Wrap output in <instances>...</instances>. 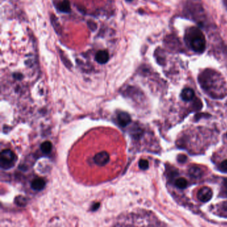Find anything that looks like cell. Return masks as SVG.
Here are the masks:
<instances>
[{"label":"cell","instance_id":"cell-1","mask_svg":"<svg viewBox=\"0 0 227 227\" xmlns=\"http://www.w3.org/2000/svg\"><path fill=\"white\" fill-rule=\"evenodd\" d=\"M185 41L188 47L197 53H202L205 49V37L199 28L192 27L188 29L185 33Z\"/></svg>","mask_w":227,"mask_h":227},{"label":"cell","instance_id":"cell-2","mask_svg":"<svg viewBox=\"0 0 227 227\" xmlns=\"http://www.w3.org/2000/svg\"><path fill=\"white\" fill-rule=\"evenodd\" d=\"M17 157L15 153L10 149H5L2 151L0 156V167L7 170L11 169L15 165Z\"/></svg>","mask_w":227,"mask_h":227},{"label":"cell","instance_id":"cell-3","mask_svg":"<svg viewBox=\"0 0 227 227\" xmlns=\"http://www.w3.org/2000/svg\"><path fill=\"white\" fill-rule=\"evenodd\" d=\"M213 191L211 188L207 187H204L201 188L200 189L198 192L197 197L199 200H200L201 202L206 203L209 201L213 197Z\"/></svg>","mask_w":227,"mask_h":227},{"label":"cell","instance_id":"cell-4","mask_svg":"<svg viewBox=\"0 0 227 227\" xmlns=\"http://www.w3.org/2000/svg\"><path fill=\"white\" fill-rule=\"evenodd\" d=\"M110 160L109 155L107 152L102 151L96 154L93 158V161L96 165L99 166H105L107 165Z\"/></svg>","mask_w":227,"mask_h":227},{"label":"cell","instance_id":"cell-5","mask_svg":"<svg viewBox=\"0 0 227 227\" xmlns=\"http://www.w3.org/2000/svg\"><path fill=\"white\" fill-rule=\"evenodd\" d=\"M117 121L121 127H125L131 122V118L127 113L120 112L117 115Z\"/></svg>","mask_w":227,"mask_h":227},{"label":"cell","instance_id":"cell-6","mask_svg":"<svg viewBox=\"0 0 227 227\" xmlns=\"http://www.w3.org/2000/svg\"><path fill=\"white\" fill-rule=\"evenodd\" d=\"M109 59V55L106 51H99L96 54L95 60L99 64L106 63Z\"/></svg>","mask_w":227,"mask_h":227},{"label":"cell","instance_id":"cell-7","mask_svg":"<svg viewBox=\"0 0 227 227\" xmlns=\"http://www.w3.org/2000/svg\"><path fill=\"white\" fill-rule=\"evenodd\" d=\"M181 97L183 101H189L194 97V92L192 89L186 88L182 91Z\"/></svg>","mask_w":227,"mask_h":227},{"label":"cell","instance_id":"cell-8","mask_svg":"<svg viewBox=\"0 0 227 227\" xmlns=\"http://www.w3.org/2000/svg\"><path fill=\"white\" fill-rule=\"evenodd\" d=\"M31 188L35 191H41L43 190L45 186H46V182L43 178H38L34 179L31 183Z\"/></svg>","mask_w":227,"mask_h":227},{"label":"cell","instance_id":"cell-9","mask_svg":"<svg viewBox=\"0 0 227 227\" xmlns=\"http://www.w3.org/2000/svg\"><path fill=\"white\" fill-rule=\"evenodd\" d=\"M188 173L192 177L197 178L202 177L203 172L202 169L200 167H197V166H193V167L190 168L189 171H188Z\"/></svg>","mask_w":227,"mask_h":227},{"label":"cell","instance_id":"cell-10","mask_svg":"<svg viewBox=\"0 0 227 227\" xmlns=\"http://www.w3.org/2000/svg\"><path fill=\"white\" fill-rule=\"evenodd\" d=\"M52 143L50 141H45L41 145V150L45 154H48L52 150Z\"/></svg>","mask_w":227,"mask_h":227},{"label":"cell","instance_id":"cell-11","mask_svg":"<svg viewBox=\"0 0 227 227\" xmlns=\"http://www.w3.org/2000/svg\"><path fill=\"white\" fill-rule=\"evenodd\" d=\"M59 10L62 12H69L71 8H70V3L68 0H63V1L59 4Z\"/></svg>","mask_w":227,"mask_h":227},{"label":"cell","instance_id":"cell-12","mask_svg":"<svg viewBox=\"0 0 227 227\" xmlns=\"http://www.w3.org/2000/svg\"><path fill=\"white\" fill-rule=\"evenodd\" d=\"M188 185V182L184 178H179L175 181V186L180 189H184Z\"/></svg>","mask_w":227,"mask_h":227},{"label":"cell","instance_id":"cell-13","mask_svg":"<svg viewBox=\"0 0 227 227\" xmlns=\"http://www.w3.org/2000/svg\"><path fill=\"white\" fill-rule=\"evenodd\" d=\"M149 162L147 160L140 159L139 162V167L142 170H147L149 168Z\"/></svg>","mask_w":227,"mask_h":227},{"label":"cell","instance_id":"cell-14","mask_svg":"<svg viewBox=\"0 0 227 227\" xmlns=\"http://www.w3.org/2000/svg\"><path fill=\"white\" fill-rule=\"evenodd\" d=\"M26 200H27L25 199L24 197L20 196V197H17L15 199V203H17V204H18V205H20V206H24L27 203V201Z\"/></svg>","mask_w":227,"mask_h":227},{"label":"cell","instance_id":"cell-15","mask_svg":"<svg viewBox=\"0 0 227 227\" xmlns=\"http://www.w3.org/2000/svg\"><path fill=\"white\" fill-rule=\"evenodd\" d=\"M220 169L224 172H227V159L221 162L220 164Z\"/></svg>","mask_w":227,"mask_h":227},{"label":"cell","instance_id":"cell-16","mask_svg":"<svg viewBox=\"0 0 227 227\" xmlns=\"http://www.w3.org/2000/svg\"><path fill=\"white\" fill-rule=\"evenodd\" d=\"M187 156L183 155H181L178 156V161L181 162H184L186 161Z\"/></svg>","mask_w":227,"mask_h":227},{"label":"cell","instance_id":"cell-17","mask_svg":"<svg viewBox=\"0 0 227 227\" xmlns=\"http://www.w3.org/2000/svg\"><path fill=\"white\" fill-rule=\"evenodd\" d=\"M127 1H129V2H131V1H132V0H127Z\"/></svg>","mask_w":227,"mask_h":227}]
</instances>
